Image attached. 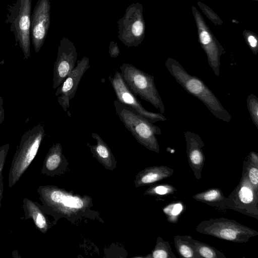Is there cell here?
Here are the masks:
<instances>
[{"label":"cell","mask_w":258,"mask_h":258,"mask_svg":"<svg viewBox=\"0 0 258 258\" xmlns=\"http://www.w3.org/2000/svg\"><path fill=\"white\" fill-rule=\"evenodd\" d=\"M90 67L89 57L84 56L77 61V65L73 70L56 88L55 95H59L57 98V102L70 117L71 113L68 111L70 102L75 96L82 78Z\"/></svg>","instance_id":"cell-10"},{"label":"cell","mask_w":258,"mask_h":258,"mask_svg":"<svg viewBox=\"0 0 258 258\" xmlns=\"http://www.w3.org/2000/svg\"><path fill=\"white\" fill-rule=\"evenodd\" d=\"M92 138L96 141V144L92 145L87 143L93 156L101 163L105 169L113 170L116 167V160L108 145L101 137L95 133H92Z\"/></svg>","instance_id":"cell-17"},{"label":"cell","mask_w":258,"mask_h":258,"mask_svg":"<svg viewBox=\"0 0 258 258\" xmlns=\"http://www.w3.org/2000/svg\"><path fill=\"white\" fill-rule=\"evenodd\" d=\"M189 165L197 179L202 177L205 157L202 148L205 143L200 136L190 131L184 133Z\"/></svg>","instance_id":"cell-13"},{"label":"cell","mask_w":258,"mask_h":258,"mask_svg":"<svg viewBox=\"0 0 258 258\" xmlns=\"http://www.w3.org/2000/svg\"><path fill=\"white\" fill-rule=\"evenodd\" d=\"M4 189L3 177L2 176L0 180V208L1 207L2 200L3 198Z\"/></svg>","instance_id":"cell-32"},{"label":"cell","mask_w":258,"mask_h":258,"mask_svg":"<svg viewBox=\"0 0 258 258\" xmlns=\"http://www.w3.org/2000/svg\"><path fill=\"white\" fill-rule=\"evenodd\" d=\"M5 63V60L0 59V67Z\"/></svg>","instance_id":"cell-33"},{"label":"cell","mask_w":258,"mask_h":258,"mask_svg":"<svg viewBox=\"0 0 258 258\" xmlns=\"http://www.w3.org/2000/svg\"><path fill=\"white\" fill-rule=\"evenodd\" d=\"M246 105L250 118L253 123L258 128V98L252 94L248 95Z\"/></svg>","instance_id":"cell-25"},{"label":"cell","mask_w":258,"mask_h":258,"mask_svg":"<svg viewBox=\"0 0 258 258\" xmlns=\"http://www.w3.org/2000/svg\"><path fill=\"white\" fill-rule=\"evenodd\" d=\"M108 79L114 91L117 100L133 108L152 123L158 121H164L167 119L162 113L149 111L142 106L136 96L125 84L120 72H115L113 77L110 76Z\"/></svg>","instance_id":"cell-9"},{"label":"cell","mask_w":258,"mask_h":258,"mask_svg":"<svg viewBox=\"0 0 258 258\" xmlns=\"http://www.w3.org/2000/svg\"><path fill=\"white\" fill-rule=\"evenodd\" d=\"M173 173V169L165 165L147 167L135 176V186L139 187L151 184L169 177Z\"/></svg>","instance_id":"cell-16"},{"label":"cell","mask_w":258,"mask_h":258,"mask_svg":"<svg viewBox=\"0 0 258 258\" xmlns=\"http://www.w3.org/2000/svg\"><path fill=\"white\" fill-rule=\"evenodd\" d=\"M109 53L111 57L116 58L120 53L119 49L116 44L113 42L110 43L109 47Z\"/></svg>","instance_id":"cell-28"},{"label":"cell","mask_w":258,"mask_h":258,"mask_svg":"<svg viewBox=\"0 0 258 258\" xmlns=\"http://www.w3.org/2000/svg\"><path fill=\"white\" fill-rule=\"evenodd\" d=\"M3 98L0 96V124H2L5 119V112L3 107Z\"/></svg>","instance_id":"cell-31"},{"label":"cell","mask_w":258,"mask_h":258,"mask_svg":"<svg viewBox=\"0 0 258 258\" xmlns=\"http://www.w3.org/2000/svg\"><path fill=\"white\" fill-rule=\"evenodd\" d=\"M195 245L200 258H227L222 252L207 243L196 240Z\"/></svg>","instance_id":"cell-22"},{"label":"cell","mask_w":258,"mask_h":258,"mask_svg":"<svg viewBox=\"0 0 258 258\" xmlns=\"http://www.w3.org/2000/svg\"><path fill=\"white\" fill-rule=\"evenodd\" d=\"M45 135L43 124L39 123L22 136L13 158L9 173L8 185L11 188L20 180L35 158Z\"/></svg>","instance_id":"cell-4"},{"label":"cell","mask_w":258,"mask_h":258,"mask_svg":"<svg viewBox=\"0 0 258 258\" xmlns=\"http://www.w3.org/2000/svg\"><path fill=\"white\" fill-rule=\"evenodd\" d=\"M9 149L10 145L8 143L0 147V180L3 176V171Z\"/></svg>","instance_id":"cell-27"},{"label":"cell","mask_w":258,"mask_h":258,"mask_svg":"<svg viewBox=\"0 0 258 258\" xmlns=\"http://www.w3.org/2000/svg\"><path fill=\"white\" fill-rule=\"evenodd\" d=\"M50 6L49 0H38L31 19V40L36 53L43 46L50 24Z\"/></svg>","instance_id":"cell-11"},{"label":"cell","mask_w":258,"mask_h":258,"mask_svg":"<svg viewBox=\"0 0 258 258\" xmlns=\"http://www.w3.org/2000/svg\"><path fill=\"white\" fill-rule=\"evenodd\" d=\"M200 40L206 52L209 66L214 74L218 76L220 74V58L222 48L215 42L210 34L205 30L200 28Z\"/></svg>","instance_id":"cell-18"},{"label":"cell","mask_w":258,"mask_h":258,"mask_svg":"<svg viewBox=\"0 0 258 258\" xmlns=\"http://www.w3.org/2000/svg\"><path fill=\"white\" fill-rule=\"evenodd\" d=\"M177 191L173 185L167 184H158L150 186L144 192L145 195L153 196H166L173 194Z\"/></svg>","instance_id":"cell-24"},{"label":"cell","mask_w":258,"mask_h":258,"mask_svg":"<svg viewBox=\"0 0 258 258\" xmlns=\"http://www.w3.org/2000/svg\"><path fill=\"white\" fill-rule=\"evenodd\" d=\"M77 52L73 44L68 39H62L58 46L54 63L52 87L58 88L76 67Z\"/></svg>","instance_id":"cell-12"},{"label":"cell","mask_w":258,"mask_h":258,"mask_svg":"<svg viewBox=\"0 0 258 258\" xmlns=\"http://www.w3.org/2000/svg\"><path fill=\"white\" fill-rule=\"evenodd\" d=\"M119 69L124 81L134 94L151 103L161 113H164L165 106L155 86L153 76L130 63H123Z\"/></svg>","instance_id":"cell-5"},{"label":"cell","mask_w":258,"mask_h":258,"mask_svg":"<svg viewBox=\"0 0 258 258\" xmlns=\"http://www.w3.org/2000/svg\"><path fill=\"white\" fill-rule=\"evenodd\" d=\"M244 162L245 164L248 178L253 187L258 190V167L252 164L247 157Z\"/></svg>","instance_id":"cell-26"},{"label":"cell","mask_w":258,"mask_h":258,"mask_svg":"<svg viewBox=\"0 0 258 258\" xmlns=\"http://www.w3.org/2000/svg\"><path fill=\"white\" fill-rule=\"evenodd\" d=\"M68 166V161L63 154L60 143L53 145L49 149L44 159L42 174L54 176L63 174Z\"/></svg>","instance_id":"cell-14"},{"label":"cell","mask_w":258,"mask_h":258,"mask_svg":"<svg viewBox=\"0 0 258 258\" xmlns=\"http://www.w3.org/2000/svg\"><path fill=\"white\" fill-rule=\"evenodd\" d=\"M162 210L169 222L177 223L179 216L184 210V205L181 201L173 202L164 207Z\"/></svg>","instance_id":"cell-23"},{"label":"cell","mask_w":258,"mask_h":258,"mask_svg":"<svg viewBox=\"0 0 258 258\" xmlns=\"http://www.w3.org/2000/svg\"><path fill=\"white\" fill-rule=\"evenodd\" d=\"M32 0H16L10 8L7 21L10 24L15 41L21 49L24 58H30V28Z\"/></svg>","instance_id":"cell-7"},{"label":"cell","mask_w":258,"mask_h":258,"mask_svg":"<svg viewBox=\"0 0 258 258\" xmlns=\"http://www.w3.org/2000/svg\"><path fill=\"white\" fill-rule=\"evenodd\" d=\"M248 42L253 52L256 54L257 52V42L256 39L253 36L250 35L248 37Z\"/></svg>","instance_id":"cell-30"},{"label":"cell","mask_w":258,"mask_h":258,"mask_svg":"<svg viewBox=\"0 0 258 258\" xmlns=\"http://www.w3.org/2000/svg\"><path fill=\"white\" fill-rule=\"evenodd\" d=\"M145 257L147 258H177L172 252L169 243L164 241L160 236L157 237L156 244L151 252Z\"/></svg>","instance_id":"cell-21"},{"label":"cell","mask_w":258,"mask_h":258,"mask_svg":"<svg viewBox=\"0 0 258 258\" xmlns=\"http://www.w3.org/2000/svg\"><path fill=\"white\" fill-rule=\"evenodd\" d=\"M196 230L201 234L237 243L247 242L251 237L258 235L255 230L224 217L203 221Z\"/></svg>","instance_id":"cell-6"},{"label":"cell","mask_w":258,"mask_h":258,"mask_svg":"<svg viewBox=\"0 0 258 258\" xmlns=\"http://www.w3.org/2000/svg\"><path fill=\"white\" fill-rule=\"evenodd\" d=\"M247 157L252 164L258 167V154L256 152L251 151L249 152Z\"/></svg>","instance_id":"cell-29"},{"label":"cell","mask_w":258,"mask_h":258,"mask_svg":"<svg viewBox=\"0 0 258 258\" xmlns=\"http://www.w3.org/2000/svg\"><path fill=\"white\" fill-rule=\"evenodd\" d=\"M197 201L219 209H227L226 198L219 188H211L196 194L192 196Z\"/></svg>","instance_id":"cell-19"},{"label":"cell","mask_w":258,"mask_h":258,"mask_svg":"<svg viewBox=\"0 0 258 258\" xmlns=\"http://www.w3.org/2000/svg\"><path fill=\"white\" fill-rule=\"evenodd\" d=\"M113 104L116 115L137 142L149 150L159 153L160 148L156 135H161V130L118 100H114Z\"/></svg>","instance_id":"cell-3"},{"label":"cell","mask_w":258,"mask_h":258,"mask_svg":"<svg viewBox=\"0 0 258 258\" xmlns=\"http://www.w3.org/2000/svg\"><path fill=\"white\" fill-rule=\"evenodd\" d=\"M165 66L176 82L189 94L196 97L217 118L230 123L232 117L212 90L199 78L188 74L175 59L168 58Z\"/></svg>","instance_id":"cell-2"},{"label":"cell","mask_w":258,"mask_h":258,"mask_svg":"<svg viewBox=\"0 0 258 258\" xmlns=\"http://www.w3.org/2000/svg\"><path fill=\"white\" fill-rule=\"evenodd\" d=\"M23 203L24 216L21 219H32L36 228L43 234L46 233L53 223L48 220L42 205L27 198L23 199Z\"/></svg>","instance_id":"cell-15"},{"label":"cell","mask_w":258,"mask_h":258,"mask_svg":"<svg viewBox=\"0 0 258 258\" xmlns=\"http://www.w3.org/2000/svg\"><path fill=\"white\" fill-rule=\"evenodd\" d=\"M226 207L227 209L258 219V190L248 178L244 162L239 183L226 198Z\"/></svg>","instance_id":"cell-8"},{"label":"cell","mask_w":258,"mask_h":258,"mask_svg":"<svg viewBox=\"0 0 258 258\" xmlns=\"http://www.w3.org/2000/svg\"><path fill=\"white\" fill-rule=\"evenodd\" d=\"M37 191L44 212L54 219L53 225L61 218L72 223L84 218L101 219L99 213L92 209L93 204L90 196L52 185H40Z\"/></svg>","instance_id":"cell-1"},{"label":"cell","mask_w":258,"mask_h":258,"mask_svg":"<svg viewBox=\"0 0 258 258\" xmlns=\"http://www.w3.org/2000/svg\"><path fill=\"white\" fill-rule=\"evenodd\" d=\"M174 244L180 258H200L196 251L195 239L189 235H175Z\"/></svg>","instance_id":"cell-20"}]
</instances>
